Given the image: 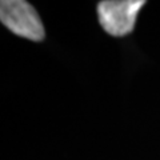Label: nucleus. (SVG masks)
Wrapping results in <instances>:
<instances>
[{"label":"nucleus","instance_id":"nucleus-1","mask_svg":"<svg viewBox=\"0 0 160 160\" xmlns=\"http://www.w3.org/2000/svg\"><path fill=\"white\" fill-rule=\"evenodd\" d=\"M0 20L9 31L33 42H42L46 35L38 12L24 0H3L0 3Z\"/></svg>","mask_w":160,"mask_h":160},{"label":"nucleus","instance_id":"nucleus-2","mask_svg":"<svg viewBox=\"0 0 160 160\" xmlns=\"http://www.w3.org/2000/svg\"><path fill=\"white\" fill-rule=\"evenodd\" d=\"M144 0H106L98 6L99 22L107 33L112 36H126L133 31L138 12Z\"/></svg>","mask_w":160,"mask_h":160}]
</instances>
